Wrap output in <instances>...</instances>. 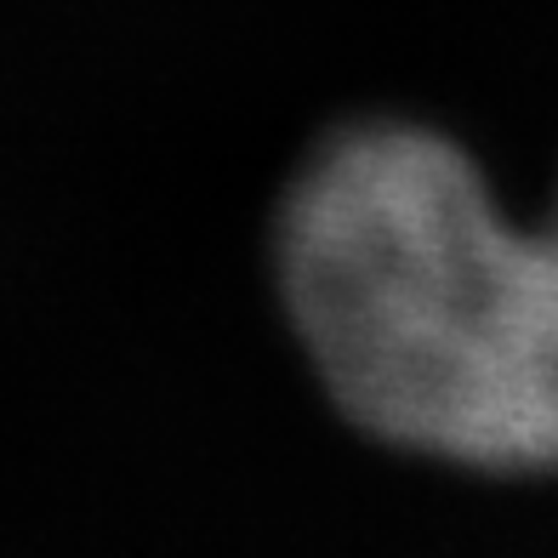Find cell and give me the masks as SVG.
<instances>
[{"label":"cell","mask_w":558,"mask_h":558,"mask_svg":"<svg viewBox=\"0 0 558 558\" xmlns=\"http://www.w3.org/2000/svg\"><path fill=\"white\" fill-rule=\"evenodd\" d=\"M279 291L371 439L558 473V222L496 217L468 148L404 120L337 132L279 206Z\"/></svg>","instance_id":"1"}]
</instances>
